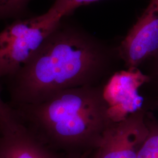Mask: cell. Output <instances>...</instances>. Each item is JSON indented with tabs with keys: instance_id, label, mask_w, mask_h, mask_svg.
<instances>
[{
	"instance_id": "obj_1",
	"label": "cell",
	"mask_w": 158,
	"mask_h": 158,
	"mask_svg": "<svg viewBox=\"0 0 158 158\" xmlns=\"http://www.w3.org/2000/svg\"><path fill=\"white\" fill-rule=\"evenodd\" d=\"M61 23L28 62L6 79L12 107L36 104L67 89L106 85L120 71L118 45Z\"/></svg>"
},
{
	"instance_id": "obj_2",
	"label": "cell",
	"mask_w": 158,
	"mask_h": 158,
	"mask_svg": "<svg viewBox=\"0 0 158 158\" xmlns=\"http://www.w3.org/2000/svg\"><path fill=\"white\" fill-rule=\"evenodd\" d=\"M106 85L59 91L43 102L14 107L21 125L65 158L92 153L115 121Z\"/></svg>"
},
{
	"instance_id": "obj_3",
	"label": "cell",
	"mask_w": 158,
	"mask_h": 158,
	"mask_svg": "<svg viewBox=\"0 0 158 158\" xmlns=\"http://www.w3.org/2000/svg\"><path fill=\"white\" fill-rule=\"evenodd\" d=\"M62 18L51 10L18 21L0 32V79L8 78L28 62Z\"/></svg>"
},
{
	"instance_id": "obj_4",
	"label": "cell",
	"mask_w": 158,
	"mask_h": 158,
	"mask_svg": "<svg viewBox=\"0 0 158 158\" xmlns=\"http://www.w3.org/2000/svg\"><path fill=\"white\" fill-rule=\"evenodd\" d=\"M145 113L139 110L114 121L90 158H137L148 134Z\"/></svg>"
},
{
	"instance_id": "obj_5",
	"label": "cell",
	"mask_w": 158,
	"mask_h": 158,
	"mask_svg": "<svg viewBox=\"0 0 158 158\" xmlns=\"http://www.w3.org/2000/svg\"><path fill=\"white\" fill-rule=\"evenodd\" d=\"M126 69H139L158 53V0H150L146 10L118 44Z\"/></svg>"
},
{
	"instance_id": "obj_6",
	"label": "cell",
	"mask_w": 158,
	"mask_h": 158,
	"mask_svg": "<svg viewBox=\"0 0 158 158\" xmlns=\"http://www.w3.org/2000/svg\"><path fill=\"white\" fill-rule=\"evenodd\" d=\"M0 158H65L47 147L23 125L17 131L0 134Z\"/></svg>"
},
{
	"instance_id": "obj_7",
	"label": "cell",
	"mask_w": 158,
	"mask_h": 158,
	"mask_svg": "<svg viewBox=\"0 0 158 158\" xmlns=\"http://www.w3.org/2000/svg\"><path fill=\"white\" fill-rule=\"evenodd\" d=\"M148 134L139 151L137 158H158V121L145 113Z\"/></svg>"
},
{
	"instance_id": "obj_8",
	"label": "cell",
	"mask_w": 158,
	"mask_h": 158,
	"mask_svg": "<svg viewBox=\"0 0 158 158\" xmlns=\"http://www.w3.org/2000/svg\"><path fill=\"white\" fill-rule=\"evenodd\" d=\"M0 88V134L11 133L20 129L22 125L17 118L15 110L9 103L3 101Z\"/></svg>"
},
{
	"instance_id": "obj_9",
	"label": "cell",
	"mask_w": 158,
	"mask_h": 158,
	"mask_svg": "<svg viewBox=\"0 0 158 158\" xmlns=\"http://www.w3.org/2000/svg\"><path fill=\"white\" fill-rule=\"evenodd\" d=\"M100 0H55L51 10L58 17L63 18L72 14L80 6Z\"/></svg>"
},
{
	"instance_id": "obj_10",
	"label": "cell",
	"mask_w": 158,
	"mask_h": 158,
	"mask_svg": "<svg viewBox=\"0 0 158 158\" xmlns=\"http://www.w3.org/2000/svg\"><path fill=\"white\" fill-rule=\"evenodd\" d=\"M31 0H0V18L14 15L22 11Z\"/></svg>"
},
{
	"instance_id": "obj_11",
	"label": "cell",
	"mask_w": 158,
	"mask_h": 158,
	"mask_svg": "<svg viewBox=\"0 0 158 158\" xmlns=\"http://www.w3.org/2000/svg\"><path fill=\"white\" fill-rule=\"evenodd\" d=\"M147 63H151V68L148 73H145L148 81L145 85H149L152 87L153 95L158 99V53Z\"/></svg>"
},
{
	"instance_id": "obj_12",
	"label": "cell",
	"mask_w": 158,
	"mask_h": 158,
	"mask_svg": "<svg viewBox=\"0 0 158 158\" xmlns=\"http://www.w3.org/2000/svg\"><path fill=\"white\" fill-rule=\"evenodd\" d=\"M91 153H85L84 155H82L81 156H79L78 157H76L75 158H90Z\"/></svg>"
}]
</instances>
